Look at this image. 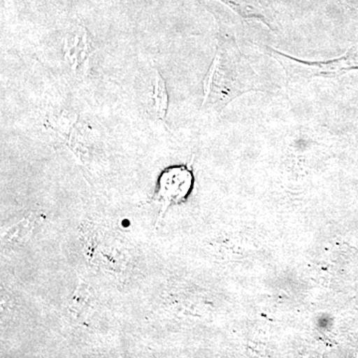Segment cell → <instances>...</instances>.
<instances>
[{
    "instance_id": "7a4b0ae2",
    "label": "cell",
    "mask_w": 358,
    "mask_h": 358,
    "mask_svg": "<svg viewBox=\"0 0 358 358\" xmlns=\"http://www.w3.org/2000/svg\"><path fill=\"white\" fill-rule=\"evenodd\" d=\"M155 112H157V117L160 119H164L166 115L167 103H169V96H167V92L166 84H164V79L160 76L157 71L155 72Z\"/></svg>"
},
{
    "instance_id": "6da1fadb",
    "label": "cell",
    "mask_w": 358,
    "mask_h": 358,
    "mask_svg": "<svg viewBox=\"0 0 358 358\" xmlns=\"http://www.w3.org/2000/svg\"><path fill=\"white\" fill-rule=\"evenodd\" d=\"M192 183V173L187 167H171L160 176V192L173 201H180L189 194Z\"/></svg>"
}]
</instances>
